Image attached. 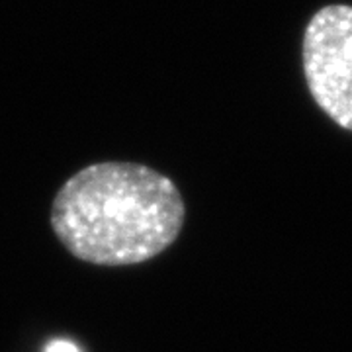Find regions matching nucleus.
Returning a JSON list of instances; mask_svg holds the SVG:
<instances>
[{
    "label": "nucleus",
    "mask_w": 352,
    "mask_h": 352,
    "mask_svg": "<svg viewBox=\"0 0 352 352\" xmlns=\"http://www.w3.org/2000/svg\"><path fill=\"white\" fill-rule=\"evenodd\" d=\"M186 206L168 176L138 163H96L71 176L51 206V229L75 258L129 266L166 251Z\"/></svg>",
    "instance_id": "f257e3e1"
},
{
    "label": "nucleus",
    "mask_w": 352,
    "mask_h": 352,
    "mask_svg": "<svg viewBox=\"0 0 352 352\" xmlns=\"http://www.w3.org/2000/svg\"><path fill=\"white\" fill-rule=\"evenodd\" d=\"M303 73L315 104L352 133V6L314 14L303 34Z\"/></svg>",
    "instance_id": "f03ea898"
},
{
    "label": "nucleus",
    "mask_w": 352,
    "mask_h": 352,
    "mask_svg": "<svg viewBox=\"0 0 352 352\" xmlns=\"http://www.w3.org/2000/svg\"><path fill=\"white\" fill-rule=\"evenodd\" d=\"M45 352H78L73 342H67V340H57V342H51Z\"/></svg>",
    "instance_id": "7ed1b4c3"
}]
</instances>
